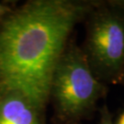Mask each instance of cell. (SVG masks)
<instances>
[{"label":"cell","instance_id":"cell-1","mask_svg":"<svg viewBox=\"0 0 124 124\" xmlns=\"http://www.w3.org/2000/svg\"><path fill=\"white\" fill-rule=\"evenodd\" d=\"M93 5L33 0L8 14L0 27V95H19L43 113L69 37Z\"/></svg>","mask_w":124,"mask_h":124},{"label":"cell","instance_id":"cell-2","mask_svg":"<svg viewBox=\"0 0 124 124\" xmlns=\"http://www.w3.org/2000/svg\"><path fill=\"white\" fill-rule=\"evenodd\" d=\"M105 93L106 87L93 74L83 49L68 43L50 91L57 119L62 124H77L93 112Z\"/></svg>","mask_w":124,"mask_h":124},{"label":"cell","instance_id":"cell-3","mask_svg":"<svg viewBox=\"0 0 124 124\" xmlns=\"http://www.w3.org/2000/svg\"><path fill=\"white\" fill-rule=\"evenodd\" d=\"M86 23L84 53L100 82L117 84L124 78V12L119 5L94 4Z\"/></svg>","mask_w":124,"mask_h":124},{"label":"cell","instance_id":"cell-4","mask_svg":"<svg viewBox=\"0 0 124 124\" xmlns=\"http://www.w3.org/2000/svg\"><path fill=\"white\" fill-rule=\"evenodd\" d=\"M0 124H44L43 113L19 95H0Z\"/></svg>","mask_w":124,"mask_h":124},{"label":"cell","instance_id":"cell-5","mask_svg":"<svg viewBox=\"0 0 124 124\" xmlns=\"http://www.w3.org/2000/svg\"><path fill=\"white\" fill-rule=\"evenodd\" d=\"M98 124H114L110 111L108 110L107 106H103V108L100 109V118Z\"/></svg>","mask_w":124,"mask_h":124},{"label":"cell","instance_id":"cell-6","mask_svg":"<svg viewBox=\"0 0 124 124\" xmlns=\"http://www.w3.org/2000/svg\"><path fill=\"white\" fill-rule=\"evenodd\" d=\"M9 14V9L7 6L3 5L2 3H0V19H2V18H6Z\"/></svg>","mask_w":124,"mask_h":124},{"label":"cell","instance_id":"cell-7","mask_svg":"<svg viewBox=\"0 0 124 124\" xmlns=\"http://www.w3.org/2000/svg\"><path fill=\"white\" fill-rule=\"evenodd\" d=\"M117 124H124V111H123V113L120 115V119H119V120H118Z\"/></svg>","mask_w":124,"mask_h":124},{"label":"cell","instance_id":"cell-8","mask_svg":"<svg viewBox=\"0 0 124 124\" xmlns=\"http://www.w3.org/2000/svg\"><path fill=\"white\" fill-rule=\"evenodd\" d=\"M123 81H124V78H123Z\"/></svg>","mask_w":124,"mask_h":124}]
</instances>
